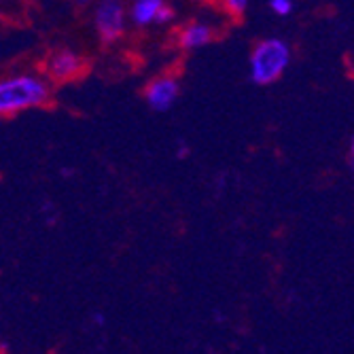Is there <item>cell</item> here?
Listing matches in <instances>:
<instances>
[{
	"label": "cell",
	"instance_id": "1",
	"mask_svg": "<svg viewBox=\"0 0 354 354\" xmlns=\"http://www.w3.org/2000/svg\"><path fill=\"white\" fill-rule=\"evenodd\" d=\"M51 98V85L41 75H11L0 79V117H13L30 109H41Z\"/></svg>",
	"mask_w": 354,
	"mask_h": 354
},
{
	"label": "cell",
	"instance_id": "2",
	"mask_svg": "<svg viewBox=\"0 0 354 354\" xmlns=\"http://www.w3.org/2000/svg\"><path fill=\"white\" fill-rule=\"evenodd\" d=\"M291 64V47L286 41L270 37L254 45L250 53V79L257 85L276 83Z\"/></svg>",
	"mask_w": 354,
	"mask_h": 354
},
{
	"label": "cell",
	"instance_id": "3",
	"mask_svg": "<svg viewBox=\"0 0 354 354\" xmlns=\"http://www.w3.org/2000/svg\"><path fill=\"white\" fill-rule=\"evenodd\" d=\"M93 28L104 45L121 41L127 28V11L123 0H98L93 9Z\"/></svg>",
	"mask_w": 354,
	"mask_h": 354
},
{
	"label": "cell",
	"instance_id": "4",
	"mask_svg": "<svg viewBox=\"0 0 354 354\" xmlns=\"http://www.w3.org/2000/svg\"><path fill=\"white\" fill-rule=\"evenodd\" d=\"M87 68L85 57L75 49H55L45 59V79L49 83H68L79 79Z\"/></svg>",
	"mask_w": 354,
	"mask_h": 354
},
{
	"label": "cell",
	"instance_id": "5",
	"mask_svg": "<svg viewBox=\"0 0 354 354\" xmlns=\"http://www.w3.org/2000/svg\"><path fill=\"white\" fill-rule=\"evenodd\" d=\"M174 19V9L168 5V0H134L127 21H132L136 28H151V26H166Z\"/></svg>",
	"mask_w": 354,
	"mask_h": 354
},
{
	"label": "cell",
	"instance_id": "6",
	"mask_svg": "<svg viewBox=\"0 0 354 354\" xmlns=\"http://www.w3.org/2000/svg\"><path fill=\"white\" fill-rule=\"evenodd\" d=\"M180 93V85L174 77H157L153 79L147 89H145V98L147 104L155 111V113H166L174 106V102L178 100Z\"/></svg>",
	"mask_w": 354,
	"mask_h": 354
},
{
	"label": "cell",
	"instance_id": "7",
	"mask_svg": "<svg viewBox=\"0 0 354 354\" xmlns=\"http://www.w3.org/2000/svg\"><path fill=\"white\" fill-rule=\"evenodd\" d=\"M214 39V32L208 24L202 21H193L187 24L180 32H178V45L185 51H193V49H202L206 47L210 41Z\"/></svg>",
	"mask_w": 354,
	"mask_h": 354
},
{
	"label": "cell",
	"instance_id": "8",
	"mask_svg": "<svg viewBox=\"0 0 354 354\" xmlns=\"http://www.w3.org/2000/svg\"><path fill=\"white\" fill-rule=\"evenodd\" d=\"M248 3H250V0H221L223 9L227 11L232 17H236V19H240V17L246 13V9H248Z\"/></svg>",
	"mask_w": 354,
	"mask_h": 354
},
{
	"label": "cell",
	"instance_id": "9",
	"mask_svg": "<svg viewBox=\"0 0 354 354\" xmlns=\"http://www.w3.org/2000/svg\"><path fill=\"white\" fill-rule=\"evenodd\" d=\"M270 9L278 17H288L295 9V3H293V0H270Z\"/></svg>",
	"mask_w": 354,
	"mask_h": 354
},
{
	"label": "cell",
	"instance_id": "10",
	"mask_svg": "<svg viewBox=\"0 0 354 354\" xmlns=\"http://www.w3.org/2000/svg\"><path fill=\"white\" fill-rule=\"evenodd\" d=\"M350 157H352V162H354V138H352V142H350Z\"/></svg>",
	"mask_w": 354,
	"mask_h": 354
},
{
	"label": "cell",
	"instance_id": "11",
	"mask_svg": "<svg viewBox=\"0 0 354 354\" xmlns=\"http://www.w3.org/2000/svg\"><path fill=\"white\" fill-rule=\"evenodd\" d=\"M77 5H87V3H91V0H75Z\"/></svg>",
	"mask_w": 354,
	"mask_h": 354
}]
</instances>
